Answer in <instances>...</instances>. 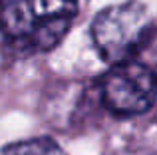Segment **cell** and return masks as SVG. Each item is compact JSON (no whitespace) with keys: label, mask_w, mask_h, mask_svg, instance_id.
<instances>
[{"label":"cell","mask_w":157,"mask_h":155,"mask_svg":"<svg viewBox=\"0 0 157 155\" xmlns=\"http://www.w3.org/2000/svg\"><path fill=\"white\" fill-rule=\"evenodd\" d=\"M100 96L105 108L117 115L143 113L157 97V72L133 60L111 64V70L100 80Z\"/></svg>","instance_id":"cell-3"},{"label":"cell","mask_w":157,"mask_h":155,"mask_svg":"<svg viewBox=\"0 0 157 155\" xmlns=\"http://www.w3.org/2000/svg\"><path fill=\"white\" fill-rule=\"evenodd\" d=\"M78 14V0H0V34L18 54L50 52Z\"/></svg>","instance_id":"cell-1"},{"label":"cell","mask_w":157,"mask_h":155,"mask_svg":"<svg viewBox=\"0 0 157 155\" xmlns=\"http://www.w3.org/2000/svg\"><path fill=\"white\" fill-rule=\"evenodd\" d=\"M0 155H64L62 147L50 137H36V139H26L12 143L4 147Z\"/></svg>","instance_id":"cell-4"},{"label":"cell","mask_w":157,"mask_h":155,"mask_svg":"<svg viewBox=\"0 0 157 155\" xmlns=\"http://www.w3.org/2000/svg\"><path fill=\"white\" fill-rule=\"evenodd\" d=\"M153 22L141 2L127 0L101 10L94 18L92 38L107 64L131 60L151 38Z\"/></svg>","instance_id":"cell-2"}]
</instances>
